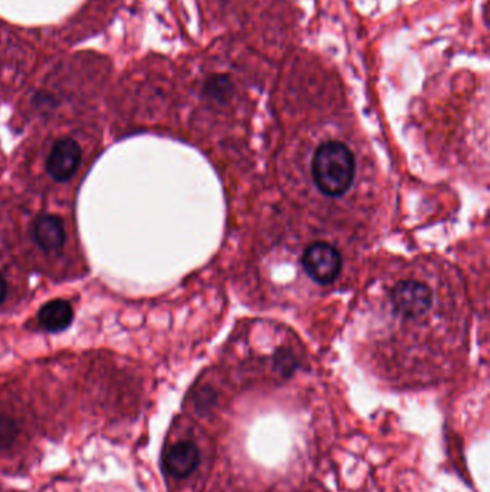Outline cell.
Returning <instances> with one entry per match:
<instances>
[{"label":"cell","instance_id":"obj_1","mask_svg":"<svg viewBox=\"0 0 490 492\" xmlns=\"http://www.w3.org/2000/svg\"><path fill=\"white\" fill-rule=\"evenodd\" d=\"M311 174L317 189L324 196H344L354 183V154L341 141L322 143L311 162Z\"/></svg>","mask_w":490,"mask_h":492},{"label":"cell","instance_id":"obj_2","mask_svg":"<svg viewBox=\"0 0 490 492\" xmlns=\"http://www.w3.org/2000/svg\"><path fill=\"white\" fill-rule=\"evenodd\" d=\"M303 267L312 281L329 285L338 279L343 261L338 249L328 242H315L303 252Z\"/></svg>","mask_w":490,"mask_h":492},{"label":"cell","instance_id":"obj_3","mask_svg":"<svg viewBox=\"0 0 490 492\" xmlns=\"http://www.w3.org/2000/svg\"><path fill=\"white\" fill-rule=\"evenodd\" d=\"M202 463V451L192 439H179L164 452L162 465L170 478L183 481L192 477Z\"/></svg>","mask_w":490,"mask_h":492},{"label":"cell","instance_id":"obj_4","mask_svg":"<svg viewBox=\"0 0 490 492\" xmlns=\"http://www.w3.org/2000/svg\"><path fill=\"white\" fill-rule=\"evenodd\" d=\"M81 162V147L77 141L65 138L56 141L46 160V171L58 181L70 180Z\"/></svg>","mask_w":490,"mask_h":492},{"label":"cell","instance_id":"obj_5","mask_svg":"<svg viewBox=\"0 0 490 492\" xmlns=\"http://www.w3.org/2000/svg\"><path fill=\"white\" fill-rule=\"evenodd\" d=\"M34 239L44 251H58L67 239L63 222L58 216L44 215L37 219L32 228Z\"/></svg>","mask_w":490,"mask_h":492},{"label":"cell","instance_id":"obj_6","mask_svg":"<svg viewBox=\"0 0 490 492\" xmlns=\"http://www.w3.org/2000/svg\"><path fill=\"white\" fill-rule=\"evenodd\" d=\"M37 320L46 331L56 333L70 327L74 320V310L68 301L52 300L39 310Z\"/></svg>","mask_w":490,"mask_h":492},{"label":"cell","instance_id":"obj_7","mask_svg":"<svg viewBox=\"0 0 490 492\" xmlns=\"http://www.w3.org/2000/svg\"><path fill=\"white\" fill-rule=\"evenodd\" d=\"M21 435V428L9 414H0V452L8 451Z\"/></svg>","mask_w":490,"mask_h":492},{"label":"cell","instance_id":"obj_8","mask_svg":"<svg viewBox=\"0 0 490 492\" xmlns=\"http://www.w3.org/2000/svg\"><path fill=\"white\" fill-rule=\"evenodd\" d=\"M6 293H8V284L4 281V278L0 275V304L4 303L6 298Z\"/></svg>","mask_w":490,"mask_h":492},{"label":"cell","instance_id":"obj_9","mask_svg":"<svg viewBox=\"0 0 490 492\" xmlns=\"http://www.w3.org/2000/svg\"><path fill=\"white\" fill-rule=\"evenodd\" d=\"M291 492H318L317 489L312 488H299V489H294V491Z\"/></svg>","mask_w":490,"mask_h":492}]
</instances>
